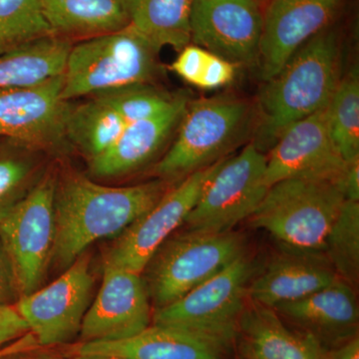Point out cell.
<instances>
[{"mask_svg": "<svg viewBox=\"0 0 359 359\" xmlns=\"http://www.w3.org/2000/svg\"><path fill=\"white\" fill-rule=\"evenodd\" d=\"M341 53L339 29L330 25L302 45L275 77L264 82L252 142L261 152L273 147L290 125L327 107L341 80Z\"/></svg>", "mask_w": 359, "mask_h": 359, "instance_id": "cell-2", "label": "cell"}, {"mask_svg": "<svg viewBox=\"0 0 359 359\" xmlns=\"http://www.w3.org/2000/svg\"><path fill=\"white\" fill-rule=\"evenodd\" d=\"M346 0H269L257 66L266 82L311 37L332 25Z\"/></svg>", "mask_w": 359, "mask_h": 359, "instance_id": "cell-16", "label": "cell"}, {"mask_svg": "<svg viewBox=\"0 0 359 359\" xmlns=\"http://www.w3.org/2000/svg\"><path fill=\"white\" fill-rule=\"evenodd\" d=\"M52 359H126L114 355H68L66 358H55Z\"/></svg>", "mask_w": 359, "mask_h": 359, "instance_id": "cell-37", "label": "cell"}, {"mask_svg": "<svg viewBox=\"0 0 359 359\" xmlns=\"http://www.w3.org/2000/svg\"><path fill=\"white\" fill-rule=\"evenodd\" d=\"M72 45L48 35L0 53V89L21 88L63 75Z\"/></svg>", "mask_w": 359, "mask_h": 359, "instance_id": "cell-23", "label": "cell"}, {"mask_svg": "<svg viewBox=\"0 0 359 359\" xmlns=\"http://www.w3.org/2000/svg\"><path fill=\"white\" fill-rule=\"evenodd\" d=\"M210 55L211 52L190 43L179 51L178 57L172 62L170 70L188 83L198 86Z\"/></svg>", "mask_w": 359, "mask_h": 359, "instance_id": "cell-32", "label": "cell"}, {"mask_svg": "<svg viewBox=\"0 0 359 359\" xmlns=\"http://www.w3.org/2000/svg\"><path fill=\"white\" fill-rule=\"evenodd\" d=\"M18 294L13 271L1 245H0V306L11 304L14 295Z\"/></svg>", "mask_w": 359, "mask_h": 359, "instance_id": "cell-35", "label": "cell"}, {"mask_svg": "<svg viewBox=\"0 0 359 359\" xmlns=\"http://www.w3.org/2000/svg\"><path fill=\"white\" fill-rule=\"evenodd\" d=\"M127 125L102 99L91 96L79 105H68L66 139L92 159L110 148Z\"/></svg>", "mask_w": 359, "mask_h": 359, "instance_id": "cell-25", "label": "cell"}, {"mask_svg": "<svg viewBox=\"0 0 359 359\" xmlns=\"http://www.w3.org/2000/svg\"><path fill=\"white\" fill-rule=\"evenodd\" d=\"M238 359H327L313 337L292 327L273 309L252 301L241 316Z\"/></svg>", "mask_w": 359, "mask_h": 359, "instance_id": "cell-21", "label": "cell"}, {"mask_svg": "<svg viewBox=\"0 0 359 359\" xmlns=\"http://www.w3.org/2000/svg\"><path fill=\"white\" fill-rule=\"evenodd\" d=\"M166 192L162 181L109 187L79 174L65 177L56 184L52 256L68 268L96 241L119 236Z\"/></svg>", "mask_w": 359, "mask_h": 359, "instance_id": "cell-1", "label": "cell"}, {"mask_svg": "<svg viewBox=\"0 0 359 359\" xmlns=\"http://www.w3.org/2000/svg\"><path fill=\"white\" fill-rule=\"evenodd\" d=\"M21 147L13 143L11 147L0 150V214L32 189L29 184L35 168L32 161L20 152Z\"/></svg>", "mask_w": 359, "mask_h": 359, "instance_id": "cell-30", "label": "cell"}, {"mask_svg": "<svg viewBox=\"0 0 359 359\" xmlns=\"http://www.w3.org/2000/svg\"><path fill=\"white\" fill-rule=\"evenodd\" d=\"M63 75L21 88L0 89V137L27 149H55L66 139Z\"/></svg>", "mask_w": 359, "mask_h": 359, "instance_id": "cell-14", "label": "cell"}, {"mask_svg": "<svg viewBox=\"0 0 359 359\" xmlns=\"http://www.w3.org/2000/svg\"><path fill=\"white\" fill-rule=\"evenodd\" d=\"M157 53L131 25L83 40L68 53L62 99L150 84L159 72Z\"/></svg>", "mask_w": 359, "mask_h": 359, "instance_id": "cell-3", "label": "cell"}, {"mask_svg": "<svg viewBox=\"0 0 359 359\" xmlns=\"http://www.w3.org/2000/svg\"><path fill=\"white\" fill-rule=\"evenodd\" d=\"M52 33L91 37L118 32L129 25L126 0H40Z\"/></svg>", "mask_w": 359, "mask_h": 359, "instance_id": "cell-22", "label": "cell"}, {"mask_svg": "<svg viewBox=\"0 0 359 359\" xmlns=\"http://www.w3.org/2000/svg\"><path fill=\"white\" fill-rule=\"evenodd\" d=\"M238 66L212 54L210 55L198 88L214 90L231 83L237 74Z\"/></svg>", "mask_w": 359, "mask_h": 359, "instance_id": "cell-33", "label": "cell"}, {"mask_svg": "<svg viewBox=\"0 0 359 359\" xmlns=\"http://www.w3.org/2000/svg\"><path fill=\"white\" fill-rule=\"evenodd\" d=\"M327 107L290 125L269 149L264 172L269 188L290 179L337 184L347 162L330 137Z\"/></svg>", "mask_w": 359, "mask_h": 359, "instance_id": "cell-12", "label": "cell"}, {"mask_svg": "<svg viewBox=\"0 0 359 359\" xmlns=\"http://www.w3.org/2000/svg\"><path fill=\"white\" fill-rule=\"evenodd\" d=\"M339 278L323 252L283 250L252 278L250 301L273 309L318 292Z\"/></svg>", "mask_w": 359, "mask_h": 359, "instance_id": "cell-18", "label": "cell"}, {"mask_svg": "<svg viewBox=\"0 0 359 359\" xmlns=\"http://www.w3.org/2000/svg\"><path fill=\"white\" fill-rule=\"evenodd\" d=\"M189 102L187 94H178L162 112L130 123L110 148L90 159L91 173L99 178H114L147 164L179 126Z\"/></svg>", "mask_w": 359, "mask_h": 359, "instance_id": "cell-20", "label": "cell"}, {"mask_svg": "<svg viewBox=\"0 0 359 359\" xmlns=\"http://www.w3.org/2000/svg\"><path fill=\"white\" fill-rule=\"evenodd\" d=\"M231 347L168 325H150L140 334L117 341L81 342L68 355H114L126 359H228Z\"/></svg>", "mask_w": 359, "mask_h": 359, "instance_id": "cell-19", "label": "cell"}, {"mask_svg": "<svg viewBox=\"0 0 359 359\" xmlns=\"http://www.w3.org/2000/svg\"><path fill=\"white\" fill-rule=\"evenodd\" d=\"M28 334L27 325L16 311L15 306H0V358L20 353L27 348L28 342L14 341Z\"/></svg>", "mask_w": 359, "mask_h": 359, "instance_id": "cell-31", "label": "cell"}, {"mask_svg": "<svg viewBox=\"0 0 359 359\" xmlns=\"http://www.w3.org/2000/svg\"><path fill=\"white\" fill-rule=\"evenodd\" d=\"M344 199L359 202V157L347 161L346 169L337 184Z\"/></svg>", "mask_w": 359, "mask_h": 359, "instance_id": "cell-34", "label": "cell"}, {"mask_svg": "<svg viewBox=\"0 0 359 359\" xmlns=\"http://www.w3.org/2000/svg\"><path fill=\"white\" fill-rule=\"evenodd\" d=\"M257 1H262V0H257Z\"/></svg>", "mask_w": 359, "mask_h": 359, "instance_id": "cell-39", "label": "cell"}, {"mask_svg": "<svg viewBox=\"0 0 359 359\" xmlns=\"http://www.w3.org/2000/svg\"><path fill=\"white\" fill-rule=\"evenodd\" d=\"M93 285L89 257L82 254L57 280L20 297L14 306L37 344L61 346L79 335Z\"/></svg>", "mask_w": 359, "mask_h": 359, "instance_id": "cell-11", "label": "cell"}, {"mask_svg": "<svg viewBox=\"0 0 359 359\" xmlns=\"http://www.w3.org/2000/svg\"><path fill=\"white\" fill-rule=\"evenodd\" d=\"M252 111L244 99L218 95L189 102L173 145L156 165L165 180L184 179L211 166L244 138Z\"/></svg>", "mask_w": 359, "mask_h": 359, "instance_id": "cell-5", "label": "cell"}, {"mask_svg": "<svg viewBox=\"0 0 359 359\" xmlns=\"http://www.w3.org/2000/svg\"><path fill=\"white\" fill-rule=\"evenodd\" d=\"M193 0H126L129 25L159 52L191 43Z\"/></svg>", "mask_w": 359, "mask_h": 359, "instance_id": "cell-24", "label": "cell"}, {"mask_svg": "<svg viewBox=\"0 0 359 359\" xmlns=\"http://www.w3.org/2000/svg\"><path fill=\"white\" fill-rule=\"evenodd\" d=\"M16 355H18V353H15V354H11V355H7V356H4V358H1L0 359H33V358H20V356H18V358H16ZM34 359H52V358H34Z\"/></svg>", "mask_w": 359, "mask_h": 359, "instance_id": "cell-38", "label": "cell"}, {"mask_svg": "<svg viewBox=\"0 0 359 359\" xmlns=\"http://www.w3.org/2000/svg\"><path fill=\"white\" fill-rule=\"evenodd\" d=\"M56 181L47 173L15 204L0 214V245L20 297L39 289L55 237Z\"/></svg>", "mask_w": 359, "mask_h": 359, "instance_id": "cell-8", "label": "cell"}, {"mask_svg": "<svg viewBox=\"0 0 359 359\" xmlns=\"http://www.w3.org/2000/svg\"><path fill=\"white\" fill-rule=\"evenodd\" d=\"M337 276L358 290L359 283V202L344 201L323 250Z\"/></svg>", "mask_w": 359, "mask_h": 359, "instance_id": "cell-27", "label": "cell"}, {"mask_svg": "<svg viewBox=\"0 0 359 359\" xmlns=\"http://www.w3.org/2000/svg\"><path fill=\"white\" fill-rule=\"evenodd\" d=\"M226 159L188 175L167 191L149 211L118 236L104 264L142 275L161 245L185 223L205 187Z\"/></svg>", "mask_w": 359, "mask_h": 359, "instance_id": "cell-10", "label": "cell"}, {"mask_svg": "<svg viewBox=\"0 0 359 359\" xmlns=\"http://www.w3.org/2000/svg\"><path fill=\"white\" fill-rule=\"evenodd\" d=\"M266 162V154L254 143L226 158L186 219V231L226 233L249 219L269 190Z\"/></svg>", "mask_w": 359, "mask_h": 359, "instance_id": "cell-9", "label": "cell"}, {"mask_svg": "<svg viewBox=\"0 0 359 359\" xmlns=\"http://www.w3.org/2000/svg\"><path fill=\"white\" fill-rule=\"evenodd\" d=\"M264 11L257 0H193L191 43L236 65H257Z\"/></svg>", "mask_w": 359, "mask_h": 359, "instance_id": "cell-13", "label": "cell"}, {"mask_svg": "<svg viewBox=\"0 0 359 359\" xmlns=\"http://www.w3.org/2000/svg\"><path fill=\"white\" fill-rule=\"evenodd\" d=\"M48 35L40 0H0V53Z\"/></svg>", "mask_w": 359, "mask_h": 359, "instance_id": "cell-28", "label": "cell"}, {"mask_svg": "<svg viewBox=\"0 0 359 359\" xmlns=\"http://www.w3.org/2000/svg\"><path fill=\"white\" fill-rule=\"evenodd\" d=\"M152 316L141 273L104 264L102 283L85 314L80 339L82 342L130 339L150 327Z\"/></svg>", "mask_w": 359, "mask_h": 359, "instance_id": "cell-15", "label": "cell"}, {"mask_svg": "<svg viewBox=\"0 0 359 359\" xmlns=\"http://www.w3.org/2000/svg\"><path fill=\"white\" fill-rule=\"evenodd\" d=\"M257 273L256 259L245 252L178 301L155 309L153 323L204 335L233 348L250 282Z\"/></svg>", "mask_w": 359, "mask_h": 359, "instance_id": "cell-7", "label": "cell"}, {"mask_svg": "<svg viewBox=\"0 0 359 359\" xmlns=\"http://www.w3.org/2000/svg\"><path fill=\"white\" fill-rule=\"evenodd\" d=\"M273 309L285 323L313 337L327 351L358 337L356 290L339 278L308 297Z\"/></svg>", "mask_w": 359, "mask_h": 359, "instance_id": "cell-17", "label": "cell"}, {"mask_svg": "<svg viewBox=\"0 0 359 359\" xmlns=\"http://www.w3.org/2000/svg\"><path fill=\"white\" fill-rule=\"evenodd\" d=\"M113 108L127 124L146 119L166 109L175 97L151 86L133 85L94 95Z\"/></svg>", "mask_w": 359, "mask_h": 359, "instance_id": "cell-29", "label": "cell"}, {"mask_svg": "<svg viewBox=\"0 0 359 359\" xmlns=\"http://www.w3.org/2000/svg\"><path fill=\"white\" fill-rule=\"evenodd\" d=\"M245 252L244 236L235 231H185L168 238L144 269L151 302L155 309L173 304Z\"/></svg>", "mask_w": 359, "mask_h": 359, "instance_id": "cell-6", "label": "cell"}, {"mask_svg": "<svg viewBox=\"0 0 359 359\" xmlns=\"http://www.w3.org/2000/svg\"><path fill=\"white\" fill-rule=\"evenodd\" d=\"M328 129L344 159L359 157V76L358 68L341 80L327 107Z\"/></svg>", "mask_w": 359, "mask_h": 359, "instance_id": "cell-26", "label": "cell"}, {"mask_svg": "<svg viewBox=\"0 0 359 359\" xmlns=\"http://www.w3.org/2000/svg\"><path fill=\"white\" fill-rule=\"evenodd\" d=\"M344 201L332 182L285 180L269 187L249 221L287 249L323 252Z\"/></svg>", "mask_w": 359, "mask_h": 359, "instance_id": "cell-4", "label": "cell"}, {"mask_svg": "<svg viewBox=\"0 0 359 359\" xmlns=\"http://www.w3.org/2000/svg\"><path fill=\"white\" fill-rule=\"evenodd\" d=\"M327 359H359V337L327 351Z\"/></svg>", "mask_w": 359, "mask_h": 359, "instance_id": "cell-36", "label": "cell"}]
</instances>
